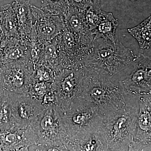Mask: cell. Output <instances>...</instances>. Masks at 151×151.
<instances>
[{
    "label": "cell",
    "mask_w": 151,
    "mask_h": 151,
    "mask_svg": "<svg viewBox=\"0 0 151 151\" xmlns=\"http://www.w3.org/2000/svg\"><path fill=\"white\" fill-rule=\"evenodd\" d=\"M84 11L78 9L70 5L67 12L63 17L65 27L70 31L78 34L92 35L86 26L84 18Z\"/></svg>",
    "instance_id": "15"
},
{
    "label": "cell",
    "mask_w": 151,
    "mask_h": 151,
    "mask_svg": "<svg viewBox=\"0 0 151 151\" xmlns=\"http://www.w3.org/2000/svg\"><path fill=\"white\" fill-rule=\"evenodd\" d=\"M107 140L101 129L86 139L68 145V151H107Z\"/></svg>",
    "instance_id": "14"
},
{
    "label": "cell",
    "mask_w": 151,
    "mask_h": 151,
    "mask_svg": "<svg viewBox=\"0 0 151 151\" xmlns=\"http://www.w3.org/2000/svg\"><path fill=\"white\" fill-rule=\"evenodd\" d=\"M132 49L116 38L112 41L94 37L92 53L84 60L85 67L102 70L111 77L125 69L138 58Z\"/></svg>",
    "instance_id": "3"
},
{
    "label": "cell",
    "mask_w": 151,
    "mask_h": 151,
    "mask_svg": "<svg viewBox=\"0 0 151 151\" xmlns=\"http://www.w3.org/2000/svg\"><path fill=\"white\" fill-rule=\"evenodd\" d=\"M35 69V65L27 58L0 65V87L8 92L28 94Z\"/></svg>",
    "instance_id": "9"
},
{
    "label": "cell",
    "mask_w": 151,
    "mask_h": 151,
    "mask_svg": "<svg viewBox=\"0 0 151 151\" xmlns=\"http://www.w3.org/2000/svg\"><path fill=\"white\" fill-rule=\"evenodd\" d=\"M42 1H43V0H41V2Z\"/></svg>",
    "instance_id": "26"
},
{
    "label": "cell",
    "mask_w": 151,
    "mask_h": 151,
    "mask_svg": "<svg viewBox=\"0 0 151 151\" xmlns=\"http://www.w3.org/2000/svg\"><path fill=\"white\" fill-rule=\"evenodd\" d=\"M27 47L20 40L9 38L4 55L0 60V65L7 63L27 58Z\"/></svg>",
    "instance_id": "18"
},
{
    "label": "cell",
    "mask_w": 151,
    "mask_h": 151,
    "mask_svg": "<svg viewBox=\"0 0 151 151\" xmlns=\"http://www.w3.org/2000/svg\"><path fill=\"white\" fill-rule=\"evenodd\" d=\"M123 94L124 108L101 128L107 140V151H129L136 133L140 96Z\"/></svg>",
    "instance_id": "2"
},
{
    "label": "cell",
    "mask_w": 151,
    "mask_h": 151,
    "mask_svg": "<svg viewBox=\"0 0 151 151\" xmlns=\"http://www.w3.org/2000/svg\"><path fill=\"white\" fill-rule=\"evenodd\" d=\"M151 145H145L132 141L129 147V151H151Z\"/></svg>",
    "instance_id": "23"
},
{
    "label": "cell",
    "mask_w": 151,
    "mask_h": 151,
    "mask_svg": "<svg viewBox=\"0 0 151 151\" xmlns=\"http://www.w3.org/2000/svg\"><path fill=\"white\" fill-rule=\"evenodd\" d=\"M118 25V20L113 14L105 12V18L92 31L91 34L94 37H102L114 41L117 38L116 32Z\"/></svg>",
    "instance_id": "19"
},
{
    "label": "cell",
    "mask_w": 151,
    "mask_h": 151,
    "mask_svg": "<svg viewBox=\"0 0 151 151\" xmlns=\"http://www.w3.org/2000/svg\"><path fill=\"white\" fill-rule=\"evenodd\" d=\"M111 80L124 94H151L150 56L139 55L128 67L113 76Z\"/></svg>",
    "instance_id": "6"
},
{
    "label": "cell",
    "mask_w": 151,
    "mask_h": 151,
    "mask_svg": "<svg viewBox=\"0 0 151 151\" xmlns=\"http://www.w3.org/2000/svg\"><path fill=\"white\" fill-rule=\"evenodd\" d=\"M60 111L70 139L68 144L89 137L104 124L97 109L82 97L75 99L65 111Z\"/></svg>",
    "instance_id": "5"
},
{
    "label": "cell",
    "mask_w": 151,
    "mask_h": 151,
    "mask_svg": "<svg viewBox=\"0 0 151 151\" xmlns=\"http://www.w3.org/2000/svg\"><path fill=\"white\" fill-rule=\"evenodd\" d=\"M12 5L19 27V40L25 45L30 43L29 36L32 27L29 0H14Z\"/></svg>",
    "instance_id": "13"
},
{
    "label": "cell",
    "mask_w": 151,
    "mask_h": 151,
    "mask_svg": "<svg viewBox=\"0 0 151 151\" xmlns=\"http://www.w3.org/2000/svg\"><path fill=\"white\" fill-rule=\"evenodd\" d=\"M8 92L12 107V128L11 130L28 127L37 119L46 106L29 94Z\"/></svg>",
    "instance_id": "10"
},
{
    "label": "cell",
    "mask_w": 151,
    "mask_h": 151,
    "mask_svg": "<svg viewBox=\"0 0 151 151\" xmlns=\"http://www.w3.org/2000/svg\"><path fill=\"white\" fill-rule=\"evenodd\" d=\"M85 68L82 91L79 97L86 99L94 105L105 124L124 108V95L119 87L112 82V77L108 73L102 70Z\"/></svg>",
    "instance_id": "1"
},
{
    "label": "cell",
    "mask_w": 151,
    "mask_h": 151,
    "mask_svg": "<svg viewBox=\"0 0 151 151\" xmlns=\"http://www.w3.org/2000/svg\"><path fill=\"white\" fill-rule=\"evenodd\" d=\"M71 6L81 10L100 9V0H69Z\"/></svg>",
    "instance_id": "22"
},
{
    "label": "cell",
    "mask_w": 151,
    "mask_h": 151,
    "mask_svg": "<svg viewBox=\"0 0 151 151\" xmlns=\"http://www.w3.org/2000/svg\"><path fill=\"white\" fill-rule=\"evenodd\" d=\"M12 128L10 98L8 92L3 90L0 94V131H9Z\"/></svg>",
    "instance_id": "20"
},
{
    "label": "cell",
    "mask_w": 151,
    "mask_h": 151,
    "mask_svg": "<svg viewBox=\"0 0 151 151\" xmlns=\"http://www.w3.org/2000/svg\"><path fill=\"white\" fill-rule=\"evenodd\" d=\"M0 23L6 37L19 40V27L16 16L10 4L2 6L0 11Z\"/></svg>",
    "instance_id": "16"
},
{
    "label": "cell",
    "mask_w": 151,
    "mask_h": 151,
    "mask_svg": "<svg viewBox=\"0 0 151 151\" xmlns=\"http://www.w3.org/2000/svg\"></svg>",
    "instance_id": "27"
},
{
    "label": "cell",
    "mask_w": 151,
    "mask_h": 151,
    "mask_svg": "<svg viewBox=\"0 0 151 151\" xmlns=\"http://www.w3.org/2000/svg\"><path fill=\"white\" fill-rule=\"evenodd\" d=\"M151 17L134 27L128 29V32L137 41L139 46V55L144 54L151 47Z\"/></svg>",
    "instance_id": "17"
},
{
    "label": "cell",
    "mask_w": 151,
    "mask_h": 151,
    "mask_svg": "<svg viewBox=\"0 0 151 151\" xmlns=\"http://www.w3.org/2000/svg\"><path fill=\"white\" fill-rule=\"evenodd\" d=\"M139 111L134 142L151 144V94L139 97Z\"/></svg>",
    "instance_id": "12"
},
{
    "label": "cell",
    "mask_w": 151,
    "mask_h": 151,
    "mask_svg": "<svg viewBox=\"0 0 151 151\" xmlns=\"http://www.w3.org/2000/svg\"><path fill=\"white\" fill-rule=\"evenodd\" d=\"M5 37L4 33L3 32L2 29L1 27V23H0V42L4 40V39Z\"/></svg>",
    "instance_id": "24"
},
{
    "label": "cell",
    "mask_w": 151,
    "mask_h": 151,
    "mask_svg": "<svg viewBox=\"0 0 151 151\" xmlns=\"http://www.w3.org/2000/svg\"><path fill=\"white\" fill-rule=\"evenodd\" d=\"M42 3V9L62 18L70 6L69 0H43Z\"/></svg>",
    "instance_id": "21"
},
{
    "label": "cell",
    "mask_w": 151,
    "mask_h": 151,
    "mask_svg": "<svg viewBox=\"0 0 151 151\" xmlns=\"http://www.w3.org/2000/svg\"><path fill=\"white\" fill-rule=\"evenodd\" d=\"M38 151H68L69 136L59 108L46 105L37 119L29 125Z\"/></svg>",
    "instance_id": "4"
},
{
    "label": "cell",
    "mask_w": 151,
    "mask_h": 151,
    "mask_svg": "<svg viewBox=\"0 0 151 151\" xmlns=\"http://www.w3.org/2000/svg\"><path fill=\"white\" fill-rule=\"evenodd\" d=\"M3 90L2 89H1V88L0 87V94H1Z\"/></svg>",
    "instance_id": "25"
},
{
    "label": "cell",
    "mask_w": 151,
    "mask_h": 151,
    "mask_svg": "<svg viewBox=\"0 0 151 151\" xmlns=\"http://www.w3.org/2000/svg\"><path fill=\"white\" fill-rule=\"evenodd\" d=\"M85 72L83 63L75 67L62 68L55 72L52 89L54 104L61 111H65L73 100L80 96Z\"/></svg>",
    "instance_id": "8"
},
{
    "label": "cell",
    "mask_w": 151,
    "mask_h": 151,
    "mask_svg": "<svg viewBox=\"0 0 151 151\" xmlns=\"http://www.w3.org/2000/svg\"><path fill=\"white\" fill-rule=\"evenodd\" d=\"M94 37L92 35L73 32L64 26L62 31L55 38L60 65L70 68L84 62L93 50Z\"/></svg>",
    "instance_id": "7"
},
{
    "label": "cell",
    "mask_w": 151,
    "mask_h": 151,
    "mask_svg": "<svg viewBox=\"0 0 151 151\" xmlns=\"http://www.w3.org/2000/svg\"><path fill=\"white\" fill-rule=\"evenodd\" d=\"M30 8L32 25L41 41H51L62 31L65 24L61 17L49 13L32 5L31 4Z\"/></svg>",
    "instance_id": "11"
}]
</instances>
